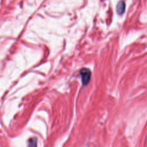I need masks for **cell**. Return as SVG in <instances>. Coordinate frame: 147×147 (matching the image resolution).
<instances>
[{
    "instance_id": "obj_1",
    "label": "cell",
    "mask_w": 147,
    "mask_h": 147,
    "mask_svg": "<svg viewBox=\"0 0 147 147\" xmlns=\"http://www.w3.org/2000/svg\"><path fill=\"white\" fill-rule=\"evenodd\" d=\"M80 74L81 75L82 82L84 85H87L88 84L90 79L91 73L89 69L86 68L82 69L80 71Z\"/></svg>"
},
{
    "instance_id": "obj_2",
    "label": "cell",
    "mask_w": 147,
    "mask_h": 147,
    "mask_svg": "<svg viewBox=\"0 0 147 147\" xmlns=\"http://www.w3.org/2000/svg\"><path fill=\"white\" fill-rule=\"evenodd\" d=\"M116 11H117V13L118 15H122L125 12V4L124 1H121L118 3V4L117 5Z\"/></svg>"
},
{
    "instance_id": "obj_3",
    "label": "cell",
    "mask_w": 147,
    "mask_h": 147,
    "mask_svg": "<svg viewBox=\"0 0 147 147\" xmlns=\"http://www.w3.org/2000/svg\"><path fill=\"white\" fill-rule=\"evenodd\" d=\"M37 140L36 137L31 138L28 141V147H37Z\"/></svg>"
}]
</instances>
